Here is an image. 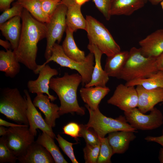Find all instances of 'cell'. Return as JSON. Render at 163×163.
Masks as SVG:
<instances>
[{
	"label": "cell",
	"mask_w": 163,
	"mask_h": 163,
	"mask_svg": "<svg viewBox=\"0 0 163 163\" xmlns=\"http://www.w3.org/2000/svg\"><path fill=\"white\" fill-rule=\"evenodd\" d=\"M21 18L22 27L20 39L17 48L13 52L20 63L34 72L38 65L36 62L37 44L46 37V24L35 19L25 8Z\"/></svg>",
	"instance_id": "1"
},
{
	"label": "cell",
	"mask_w": 163,
	"mask_h": 163,
	"mask_svg": "<svg viewBox=\"0 0 163 163\" xmlns=\"http://www.w3.org/2000/svg\"><path fill=\"white\" fill-rule=\"evenodd\" d=\"M82 82V77L78 73L65 72L62 77L51 79L50 88L56 93L60 102V116L69 113L85 114V110L79 106L77 98V89Z\"/></svg>",
	"instance_id": "2"
},
{
	"label": "cell",
	"mask_w": 163,
	"mask_h": 163,
	"mask_svg": "<svg viewBox=\"0 0 163 163\" xmlns=\"http://www.w3.org/2000/svg\"><path fill=\"white\" fill-rule=\"evenodd\" d=\"M26 98L17 88L0 89V112L7 118L20 124L29 125Z\"/></svg>",
	"instance_id": "3"
},
{
	"label": "cell",
	"mask_w": 163,
	"mask_h": 163,
	"mask_svg": "<svg viewBox=\"0 0 163 163\" xmlns=\"http://www.w3.org/2000/svg\"><path fill=\"white\" fill-rule=\"evenodd\" d=\"M156 59L145 56L142 53L140 48H131L119 79L123 80L126 82L149 77L158 71Z\"/></svg>",
	"instance_id": "4"
},
{
	"label": "cell",
	"mask_w": 163,
	"mask_h": 163,
	"mask_svg": "<svg viewBox=\"0 0 163 163\" xmlns=\"http://www.w3.org/2000/svg\"><path fill=\"white\" fill-rule=\"evenodd\" d=\"M94 60V54L90 52L83 61L79 62L74 60L66 55L61 45L55 43L52 49L51 56L43 64L38 65L34 72L36 75L38 74L42 68L48 63L53 61L62 67L77 71L82 77V84L84 85L89 83L91 80L95 64Z\"/></svg>",
	"instance_id": "5"
},
{
	"label": "cell",
	"mask_w": 163,
	"mask_h": 163,
	"mask_svg": "<svg viewBox=\"0 0 163 163\" xmlns=\"http://www.w3.org/2000/svg\"><path fill=\"white\" fill-rule=\"evenodd\" d=\"M87 32L89 43L96 46L107 57L121 51L120 47L104 24L92 16L86 18Z\"/></svg>",
	"instance_id": "6"
},
{
	"label": "cell",
	"mask_w": 163,
	"mask_h": 163,
	"mask_svg": "<svg viewBox=\"0 0 163 163\" xmlns=\"http://www.w3.org/2000/svg\"><path fill=\"white\" fill-rule=\"evenodd\" d=\"M85 106L89 114V120L85 125L88 128L93 129L98 136L104 137L107 134L115 131L138 132L128 122L124 116L115 119L108 117L103 115L99 108L93 110L86 104Z\"/></svg>",
	"instance_id": "7"
},
{
	"label": "cell",
	"mask_w": 163,
	"mask_h": 163,
	"mask_svg": "<svg viewBox=\"0 0 163 163\" xmlns=\"http://www.w3.org/2000/svg\"><path fill=\"white\" fill-rule=\"evenodd\" d=\"M68 7L61 2L58 5L49 21L46 23L47 29L46 45L44 57L48 59L51 56L53 47L57 41L61 42L67 27L66 17Z\"/></svg>",
	"instance_id": "8"
},
{
	"label": "cell",
	"mask_w": 163,
	"mask_h": 163,
	"mask_svg": "<svg viewBox=\"0 0 163 163\" xmlns=\"http://www.w3.org/2000/svg\"><path fill=\"white\" fill-rule=\"evenodd\" d=\"M6 145L18 158L24 155L34 141V136L28 126L10 127L3 136Z\"/></svg>",
	"instance_id": "9"
},
{
	"label": "cell",
	"mask_w": 163,
	"mask_h": 163,
	"mask_svg": "<svg viewBox=\"0 0 163 163\" xmlns=\"http://www.w3.org/2000/svg\"><path fill=\"white\" fill-rule=\"evenodd\" d=\"M128 122L136 130H150L158 128L163 124V115L154 107L149 114L140 112L137 107L124 112Z\"/></svg>",
	"instance_id": "10"
},
{
	"label": "cell",
	"mask_w": 163,
	"mask_h": 163,
	"mask_svg": "<svg viewBox=\"0 0 163 163\" xmlns=\"http://www.w3.org/2000/svg\"><path fill=\"white\" fill-rule=\"evenodd\" d=\"M138 95L135 86L120 84L118 85L112 96L107 101L108 104L127 111L137 107Z\"/></svg>",
	"instance_id": "11"
},
{
	"label": "cell",
	"mask_w": 163,
	"mask_h": 163,
	"mask_svg": "<svg viewBox=\"0 0 163 163\" xmlns=\"http://www.w3.org/2000/svg\"><path fill=\"white\" fill-rule=\"evenodd\" d=\"M58 70L52 68L47 64L39 71L37 78L34 80H30L27 84L29 92L32 93H45L51 101L56 100V97L49 92V84L51 79L58 74Z\"/></svg>",
	"instance_id": "12"
},
{
	"label": "cell",
	"mask_w": 163,
	"mask_h": 163,
	"mask_svg": "<svg viewBox=\"0 0 163 163\" xmlns=\"http://www.w3.org/2000/svg\"><path fill=\"white\" fill-rule=\"evenodd\" d=\"M24 92L27 102V115L30 131L35 136L37 133V129H39L42 132L46 133L54 139L56 137L53 131L52 128L46 123L41 113L36 108L31 100L29 91L24 89Z\"/></svg>",
	"instance_id": "13"
},
{
	"label": "cell",
	"mask_w": 163,
	"mask_h": 163,
	"mask_svg": "<svg viewBox=\"0 0 163 163\" xmlns=\"http://www.w3.org/2000/svg\"><path fill=\"white\" fill-rule=\"evenodd\" d=\"M136 86L138 97L137 108L142 113L150 111L155 105L163 101V88L149 89L139 85Z\"/></svg>",
	"instance_id": "14"
},
{
	"label": "cell",
	"mask_w": 163,
	"mask_h": 163,
	"mask_svg": "<svg viewBox=\"0 0 163 163\" xmlns=\"http://www.w3.org/2000/svg\"><path fill=\"white\" fill-rule=\"evenodd\" d=\"M142 54L156 58L163 52V29L157 30L139 42Z\"/></svg>",
	"instance_id": "15"
},
{
	"label": "cell",
	"mask_w": 163,
	"mask_h": 163,
	"mask_svg": "<svg viewBox=\"0 0 163 163\" xmlns=\"http://www.w3.org/2000/svg\"><path fill=\"white\" fill-rule=\"evenodd\" d=\"M33 101L34 106L38 107L45 116L44 120L46 123L53 128L56 125V120L58 118L59 107L50 102L47 95L43 93H38Z\"/></svg>",
	"instance_id": "16"
},
{
	"label": "cell",
	"mask_w": 163,
	"mask_h": 163,
	"mask_svg": "<svg viewBox=\"0 0 163 163\" xmlns=\"http://www.w3.org/2000/svg\"><path fill=\"white\" fill-rule=\"evenodd\" d=\"M87 48L90 52L94 54L95 62L91 80L89 83L85 85V87H105L109 78L101 66V60L103 53L96 46L93 44L89 43Z\"/></svg>",
	"instance_id": "17"
},
{
	"label": "cell",
	"mask_w": 163,
	"mask_h": 163,
	"mask_svg": "<svg viewBox=\"0 0 163 163\" xmlns=\"http://www.w3.org/2000/svg\"><path fill=\"white\" fill-rule=\"evenodd\" d=\"M21 163H53L54 160L49 152L36 141L32 143L25 154L18 158Z\"/></svg>",
	"instance_id": "18"
},
{
	"label": "cell",
	"mask_w": 163,
	"mask_h": 163,
	"mask_svg": "<svg viewBox=\"0 0 163 163\" xmlns=\"http://www.w3.org/2000/svg\"><path fill=\"white\" fill-rule=\"evenodd\" d=\"M110 88L106 86H96L82 88L80 94L83 101L91 110L99 108L101 100L109 93Z\"/></svg>",
	"instance_id": "19"
},
{
	"label": "cell",
	"mask_w": 163,
	"mask_h": 163,
	"mask_svg": "<svg viewBox=\"0 0 163 163\" xmlns=\"http://www.w3.org/2000/svg\"><path fill=\"white\" fill-rule=\"evenodd\" d=\"M135 132L130 131H118L108 133L107 137L113 154H123L128 149L131 142L136 138Z\"/></svg>",
	"instance_id": "20"
},
{
	"label": "cell",
	"mask_w": 163,
	"mask_h": 163,
	"mask_svg": "<svg viewBox=\"0 0 163 163\" xmlns=\"http://www.w3.org/2000/svg\"><path fill=\"white\" fill-rule=\"evenodd\" d=\"M21 16H15L0 25L3 36L10 43L13 50L17 47L21 34Z\"/></svg>",
	"instance_id": "21"
},
{
	"label": "cell",
	"mask_w": 163,
	"mask_h": 163,
	"mask_svg": "<svg viewBox=\"0 0 163 163\" xmlns=\"http://www.w3.org/2000/svg\"><path fill=\"white\" fill-rule=\"evenodd\" d=\"M145 2V0H111L110 14L129 16L143 7Z\"/></svg>",
	"instance_id": "22"
},
{
	"label": "cell",
	"mask_w": 163,
	"mask_h": 163,
	"mask_svg": "<svg viewBox=\"0 0 163 163\" xmlns=\"http://www.w3.org/2000/svg\"><path fill=\"white\" fill-rule=\"evenodd\" d=\"M129 51H124L107 57L104 70L109 76L119 79L129 57Z\"/></svg>",
	"instance_id": "23"
},
{
	"label": "cell",
	"mask_w": 163,
	"mask_h": 163,
	"mask_svg": "<svg viewBox=\"0 0 163 163\" xmlns=\"http://www.w3.org/2000/svg\"><path fill=\"white\" fill-rule=\"evenodd\" d=\"M12 50L0 51V71L5 76L13 78L20 72L21 66Z\"/></svg>",
	"instance_id": "24"
},
{
	"label": "cell",
	"mask_w": 163,
	"mask_h": 163,
	"mask_svg": "<svg viewBox=\"0 0 163 163\" xmlns=\"http://www.w3.org/2000/svg\"><path fill=\"white\" fill-rule=\"evenodd\" d=\"M81 5L75 3L68 7L66 14L67 27L73 32L77 30H85L86 22L81 11Z\"/></svg>",
	"instance_id": "25"
},
{
	"label": "cell",
	"mask_w": 163,
	"mask_h": 163,
	"mask_svg": "<svg viewBox=\"0 0 163 163\" xmlns=\"http://www.w3.org/2000/svg\"><path fill=\"white\" fill-rule=\"evenodd\" d=\"M66 36L62 46L66 55L69 58L79 62L85 60V52L80 50L76 44L73 37V32L67 27L66 30Z\"/></svg>",
	"instance_id": "26"
},
{
	"label": "cell",
	"mask_w": 163,
	"mask_h": 163,
	"mask_svg": "<svg viewBox=\"0 0 163 163\" xmlns=\"http://www.w3.org/2000/svg\"><path fill=\"white\" fill-rule=\"evenodd\" d=\"M36 142L44 147L50 154L55 163H67L59 148L56 144L54 139L46 133L39 135Z\"/></svg>",
	"instance_id": "27"
},
{
	"label": "cell",
	"mask_w": 163,
	"mask_h": 163,
	"mask_svg": "<svg viewBox=\"0 0 163 163\" xmlns=\"http://www.w3.org/2000/svg\"><path fill=\"white\" fill-rule=\"evenodd\" d=\"M125 84L134 86L139 85L149 89L163 88V72L158 71L147 78L135 79L126 82Z\"/></svg>",
	"instance_id": "28"
},
{
	"label": "cell",
	"mask_w": 163,
	"mask_h": 163,
	"mask_svg": "<svg viewBox=\"0 0 163 163\" xmlns=\"http://www.w3.org/2000/svg\"><path fill=\"white\" fill-rule=\"evenodd\" d=\"M16 2L37 20L45 23L49 21L50 18L43 11L40 0H18Z\"/></svg>",
	"instance_id": "29"
},
{
	"label": "cell",
	"mask_w": 163,
	"mask_h": 163,
	"mask_svg": "<svg viewBox=\"0 0 163 163\" xmlns=\"http://www.w3.org/2000/svg\"><path fill=\"white\" fill-rule=\"evenodd\" d=\"M98 137L100 143V149L97 163H110L111 157L114 154L107 138Z\"/></svg>",
	"instance_id": "30"
},
{
	"label": "cell",
	"mask_w": 163,
	"mask_h": 163,
	"mask_svg": "<svg viewBox=\"0 0 163 163\" xmlns=\"http://www.w3.org/2000/svg\"><path fill=\"white\" fill-rule=\"evenodd\" d=\"M100 149V143L91 145L86 144L83 149L84 157L85 163H97Z\"/></svg>",
	"instance_id": "31"
},
{
	"label": "cell",
	"mask_w": 163,
	"mask_h": 163,
	"mask_svg": "<svg viewBox=\"0 0 163 163\" xmlns=\"http://www.w3.org/2000/svg\"><path fill=\"white\" fill-rule=\"evenodd\" d=\"M24 8L16 2L14 3L11 8L4 10L0 15V25L15 16H21Z\"/></svg>",
	"instance_id": "32"
},
{
	"label": "cell",
	"mask_w": 163,
	"mask_h": 163,
	"mask_svg": "<svg viewBox=\"0 0 163 163\" xmlns=\"http://www.w3.org/2000/svg\"><path fill=\"white\" fill-rule=\"evenodd\" d=\"M18 158L5 144L3 136L0 138V163H15Z\"/></svg>",
	"instance_id": "33"
},
{
	"label": "cell",
	"mask_w": 163,
	"mask_h": 163,
	"mask_svg": "<svg viewBox=\"0 0 163 163\" xmlns=\"http://www.w3.org/2000/svg\"><path fill=\"white\" fill-rule=\"evenodd\" d=\"M56 139L57 141L59 146L72 163H78L74 155L72 146L77 143L69 142L64 139L59 134H58Z\"/></svg>",
	"instance_id": "34"
},
{
	"label": "cell",
	"mask_w": 163,
	"mask_h": 163,
	"mask_svg": "<svg viewBox=\"0 0 163 163\" xmlns=\"http://www.w3.org/2000/svg\"><path fill=\"white\" fill-rule=\"evenodd\" d=\"M80 137L84 138L86 144L95 145L100 143L98 137L95 132L94 133L90 130L89 128L87 127L85 125L80 124Z\"/></svg>",
	"instance_id": "35"
},
{
	"label": "cell",
	"mask_w": 163,
	"mask_h": 163,
	"mask_svg": "<svg viewBox=\"0 0 163 163\" xmlns=\"http://www.w3.org/2000/svg\"><path fill=\"white\" fill-rule=\"evenodd\" d=\"M61 0H40L42 10L50 18L53 14Z\"/></svg>",
	"instance_id": "36"
},
{
	"label": "cell",
	"mask_w": 163,
	"mask_h": 163,
	"mask_svg": "<svg viewBox=\"0 0 163 163\" xmlns=\"http://www.w3.org/2000/svg\"><path fill=\"white\" fill-rule=\"evenodd\" d=\"M97 8L102 13L105 19L109 21L110 18V7L111 0H93Z\"/></svg>",
	"instance_id": "37"
},
{
	"label": "cell",
	"mask_w": 163,
	"mask_h": 163,
	"mask_svg": "<svg viewBox=\"0 0 163 163\" xmlns=\"http://www.w3.org/2000/svg\"><path fill=\"white\" fill-rule=\"evenodd\" d=\"M62 129L63 133L71 136L76 140L78 139V137H80V125L77 123L70 122L64 126Z\"/></svg>",
	"instance_id": "38"
},
{
	"label": "cell",
	"mask_w": 163,
	"mask_h": 163,
	"mask_svg": "<svg viewBox=\"0 0 163 163\" xmlns=\"http://www.w3.org/2000/svg\"><path fill=\"white\" fill-rule=\"evenodd\" d=\"M148 142H154L161 145L163 148V135L159 136H148L144 138Z\"/></svg>",
	"instance_id": "39"
},
{
	"label": "cell",
	"mask_w": 163,
	"mask_h": 163,
	"mask_svg": "<svg viewBox=\"0 0 163 163\" xmlns=\"http://www.w3.org/2000/svg\"><path fill=\"white\" fill-rule=\"evenodd\" d=\"M14 0H0V10L1 11L9 8L10 5Z\"/></svg>",
	"instance_id": "40"
},
{
	"label": "cell",
	"mask_w": 163,
	"mask_h": 163,
	"mask_svg": "<svg viewBox=\"0 0 163 163\" xmlns=\"http://www.w3.org/2000/svg\"><path fill=\"white\" fill-rule=\"evenodd\" d=\"M0 126L7 127H14L18 126H29V125L24 124H15L8 122L0 118Z\"/></svg>",
	"instance_id": "41"
},
{
	"label": "cell",
	"mask_w": 163,
	"mask_h": 163,
	"mask_svg": "<svg viewBox=\"0 0 163 163\" xmlns=\"http://www.w3.org/2000/svg\"><path fill=\"white\" fill-rule=\"evenodd\" d=\"M156 63L158 70L163 72V52L156 58Z\"/></svg>",
	"instance_id": "42"
},
{
	"label": "cell",
	"mask_w": 163,
	"mask_h": 163,
	"mask_svg": "<svg viewBox=\"0 0 163 163\" xmlns=\"http://www.w3.org/2000/svg\"><path fill=\"white\" fill-rule=\"evenodd\" d=\"M0 45L4 48L6 50H12L11 44L8 40H4L0 39Z\"/></svg>",
	"instance_id": "43"
},
{
	"label": "cell",
	"mask_w": 163,
	"mask_h": 163,
	"mask_svg": "<svg viewBox=\"0 0 163 163\" xmlns=\"http://www.w3.org/2000/svg\"><path fill=\"white\" fill-rule=\"evenodd\" d=\"M61 3L64 4L68 7L75 4V0H61Z\"/></svg>",
	"instance_id": "44"
},
{
	"label": "cell",
	"mask_w": 163,
	"mask_h": 163,
	"mask_svg": "<svg viewBox=\"0 0 163 163\" xmlns=\"http://www.w3.org/2000/svg\"><path fill=\"white\" fill-rule=\"evenodd\" d=\"M7 128H5L3 126H0V136H4L6 135L7 132Z\"/></svg>",
	"instance_id": "45"
},
{
	"label": "cell",
	"mask_w": 163,
	"mask_h": 163,
	"mask_svg": "<svg viewBox=\"0 0 163 163\" xmlns=\"http://www.w3.org/2000/svg\"><path fill=\"white\" fill-rule=\"evenodd\" d=\"M158 160L161 163H163V148H160L159 153Z\"/></svg>",
	"instance_id": "46"
},
{
	"label": "cell",
	"mask_w": 163,
	"mask_h": 163,
	"mask_svg": "<svg viewBox=\"0 0 163 163\" xmlns=\"http://www.w3.org/2000/svg\"><path fill=\"white\" fill-rule=\"evenodd\" d=\"M90 0H75V3L80 5L85 3Z\"/></svg>",
	"instance_id": "47"
},
{
	"label": "cell",
	"mask_w": 163,
	"mask_h": 163,
	"mask_svg": "<svg viewBox=\"0 0 163 163\" xmlns=\"http://www.w3.org/2000/svg\"><path fill=\"white\" fill-rule=\"evenodd\" d=\"M152 4L156 5L163 0H148Z\"/></svg>",
	"instance_id": "48"
},
{
	"label": "cell",
	"mask_w": 163,
	"mask_h": 163,
	"mask_svg": "<svg viewBox=\"0 0 163 163\" xmlns=\"http://www.w3.org/2000/svg\"><path fill=\"white\" fill-rule=\"evenodd\" d=\"M161 5L162 9L163 10V0L161 2Z\"/></svg>",
	"instance_id": "49"
},
{
	"label": "cell",
	"mask_w": 163,
	"mask_h": 163,
	"mask_svg": "<svg viewBox=\"0 0 163 163\" xmlns=\"http://www.w3.org/2000/svg\"><path fill=\"white\" fill-rule=\"evenodd\" d=\"M162 103L163 104V101L162 102ZM162 135H163V129L162 130Z\"/></svg>",
	"instance_id": "50"
},
{
	"label": "cell",
	"mask_w": 163,
	"mask_h": 163,
	"mask_svg": "<svg viewBox=\"0 0 163 163\" xmlns=\"http://www.w3.org/2000/svg\"><path fill=\"white\" fill-rule=\"evenodd\" d=\"M145 1L146 2V1H147V0H145Z\"/></svg>",
	"instance_id": "51"
},
{
	"label": "cell",
	"mask_w": 163,
	"mask_h": 163,
	"mask_svg": "<svg viewBox=\"0 0 163 163\" xmlns=\"http://www.w3.org/2000/svg\"><path fill=\"white\" fill-rule=\"evenodd\" d=\"M16 0V1H18V0Z\"/></svg>",
	"instance_id": "52"
}]
</instances>
